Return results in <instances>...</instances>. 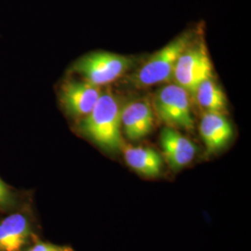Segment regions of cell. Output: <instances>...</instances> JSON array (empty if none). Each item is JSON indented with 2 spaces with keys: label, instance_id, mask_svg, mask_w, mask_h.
<instances>
[{
  "label": "cell",
  "instance_id": "13",
  "mask_svg": "<svg viewBox=\"0 0 251 251\" xmlns=\"http://www.w3.org/2000/svg\"><path fill=\"white\" fill-rule=\"evenodd\" d=\"M32 198L33 196L30 192L13 188L0 177V213L13 210Z\"/></svg>",
  "mask_w": 251,
  "mask_h": 251
},
{
  "label": "cell",
  "instance_id": "12",
  "mask_svg": "<svg viewBox=\"0 0 251 251\" xmlns=\"http://www.w3.org/2000/svg\"><path fill=\"white\" fill-rule=\"evenodd\" d=\"M194 96L198 105L206 113L225 114L226 111V98L221 87L211 78L203 81L195 91Z\"/></svg>",
  "mask_w": 251,
  "mask_h": 251
},
{
  "label": "cell",
  "instance_id": "4",
  "mask_svg": "<svg viewBox=\"0 0 251 251\" xmlns=\"http://www.w3.org/2000/svg\"><path fill=\"white\" fill-rule=\"evenodd\" d=\"M129 57L105 51L88 54L74 65V71L95 86L101 87L123 75L132 65Z\"/></svg>",
  "mask_w": 251,
  "mask_h": 251
},
{
  "label": "cell",
  "instance_id": "10",
  "mask_svg": "<svg viewBox=\"0 0 251 251\" xmlns=\"http://www.w3.org/2000/svg\"><path fill=\"white\" fill-rule=\"evenodd\" d=\"M199 132L205 144L206 155L223 151L230 144L233 129L225 114L206 113L199 124Z\"/></svg>",
  "mask_w": 251,
  "mask_h": 251
},
{
  "label": "cell",
  "instance_id": "3",
  "mask_svg": "<svg viewBox=\"0 0 251 251\" xmlns=\"http://www.w3.org/2000/svg\"><path fill=\"white\" fill-rule=\"evenodd\" d=\"M195 34L196 31L188 30L152 54L151 58L132 75L131 80L135 87L146 88L171 81L179 55L191 45Z\"/></svg>",
  "mask_w": 251,
  "mask_h": 251
},
{
  "label": "cell",
  "instance_id": "6",
  "mask_svg": "<svg viewBox=\"0 0 251 251\" xmlns=\"http://www.w3.org/2000/svg\"><path fill=\"white\" fill-rule=\"evenodd\" d=\"M190 46L179 55L173 73V79L176 84L194 95L203 81L212 77V65L203 46Z\"/></svg>",
  "mask_w": 251,
  "mask_h": 251
},
{
  "label": "cell",
  "instance_id": "11",
  "mask_svg": "<svg viewBox=\"0 0 251 251\" xmlns=\"http://www.w3.org/2000/svg\"><path fill=\"white\" fill-rule=\"evenodd\" d=\"M126 165L139 175L146 178H158L163 171V159L157 151L151 147H132L122 148Z\"/></svg>",
  "mask_w": 251,
  "mask_h": 251
},
{
  "label": "cell",
  "instance_id": "1",
  "mask_svg": "<svg viewBox=\"0 0 251 251\" xmlns=\"http://www.w3.org/2000/svg\"><path fill=\"white\" fill-rule=\"evenodd\" d=\"M122 107L110 89L103 90L92 111L81 118L78 131L102 151L116 154L125 145L120 131Z\"/></svg>",
  "mask_w": 251,
  "mask_h": 251
},
{
  "label": "cell",
  "instance_id": "8",
  "mask_svg": "<svg viewBox=\"0 0 251 251\" xmlns=\"http://www.w3.org/2000/svg\"><path fill=\"white\" fill-rule=\"evenodd\" d=\"M160 144L165 159L172 171L187 167L198 153L197 145L171 126L162 129Z\"/></svg>",
  "mask_w": 251,
  "mask_h": 251
},
{
  "label": "cell",
  "instance_id": "2",
  "mask_svg": "<svg viewBox=\"0 0 251 251\" xmlns=\"http://www.w3.org/2000/svg\"><path fill=\"white\" fill-rule=\"evenodd\" d=\"M42 238V227L34 198L0 213V251H24Z\"/></svg>",
  "mask_w": 251,
  "mask_h": 251
},
{
  "label": "cell",
  "instance_id": "7",
  "mask_svg": "<svg viewBox=\"0 0 251 251\" xmlns=\"http://www.w3.org/2000/svg\"><path fill=\"white\" fill-rule=\"evenodd\" d=\"M101 92L100 87L88 81H68L61 89V102L70 116L81 119L92 111Z\"/></svg>",
  "mask_w": 251,
  "mask_h": 251
},
{
  "label": "cell",
  "instance_id": "9",
  "mask_svg": "<svg viewBox=\"0 0 251 251\" xmlns=\"http://www.w3.org/2000/svg\"><path fill=\"white\" fill-rule=\"evenodd\" d=\"M121 126L127 139L139 141L146 137L153 127V109L146 99L134 100L123 105Z\"/></svg>",
  "mask_w": 251,
  "mask_h": 251
},
{
  "label": "cell",
  "instance_id": "5",
  "mask_svg": "<svg viewBox=\"0 0 251 251\" xmlns=\"http://www.w3.org/2000/svg\"><path fill=\"white\" fill-rule=\"evenodd\" d=\"M156 116L171 127L194 129L188 92L178 84H169L156 91L153 105Z\"/></svg>",
  "mask_w": 251,
  "mask_h": 251
},
{
  "label": "cell",
  "instance_id": "14",
  "mask_svg": "<svg viewBox=\"0 0 251 251\" xmlns=\"http://www.w3.org/2000/svg\"><path fill=\"white\" fill-rule=\"evenodd\" d=\"M24 251H75L69 245H60L43 240L42 238L34 243Z\"/></svg>",
  "mask_w": 251,
  "mask_h": 251
}]
</instances>
